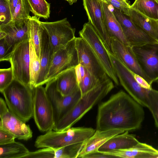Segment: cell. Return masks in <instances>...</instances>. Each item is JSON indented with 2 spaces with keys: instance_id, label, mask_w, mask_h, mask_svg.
<instances>
[{
  "instance_id": "cell-35",
  "label": "cell",
  "mask_w": 158,
  "mask_h": 158,
  "mask_svg": "<svg viewBox=\"0 0 158 158\" xmlns=\"http://www.w3.org/2000/svg\"><path fill=\"white\" fill-rule=\"evenodd\" d=\"M11 67L0 69V91L2 93L14 79Z\"/></svg>"
},
{
  "instance_id": "cell-46",
  "label": "cell",
  "mask_w": 158,
  "mask_h": 158,
  "mask_svg": "<svg viewBox=\"0 0 158 158\" xmlns=\"http://www.w3.org/2000/svg\"><path fill=\"white\" fill-rule=\"evenodd\" d=\"M77 0H68V2L70 5H72L74 3H76Z\"/></svg>"
},
{
  "instance_id": "cell-41",
  "label": "cell",
  "mask_w": 158,
  "mask_h": 158,
  "mask_svg": "<svg viewBox=\"0 0 158 158\" xmlns=\"http://www.w3.org/2000/svg\"><path fill=\"white\" fill-rule=\"evenodd\" d=\"M116 158L111 155L106 154L98 151L87 154L82 158Z\"/></svg>"
},
{
  "instance_id": "cell-29",
  "label": "cell",
  "mask_w": 158,
  "mask_h": 158,
  "mask_svg": "<svg viewBox=\"0 0 158 158\" xmlns=\"http://www.w3.org/2000/svg\"><path fill=\"white\" fill-rule=\"evenodd\" d=\"M30 84L31 88L35 87L40 69V64L32 42L29 38Z\"/></svg>"
},
{
  "instance_id": "cell-18",
  "label": "cell",
  "mask_w": 158,
  "mask_h": 158,
  "mask_svg": "<svg viewBox=\"0 0 158 158\" xmlns=\"http://www.w3.org/2000/svg\"><path fill=\"white\" fill-rule=\"evenodd\" d=\"M0 118V128L4 129L16 138L27 141L32 137L29 125L10 110Z\"/></svg>"
},
{
  "instance_id": "cell-19",
  "label": "cell",
  "mask_w": 158,
  "mask_h": 158,
  "mask_svg": "<svg viewBox=\"0 0 158 158\" xmlns=\"http://www.w3.org/2000/svg\"><path fill=\"white\" fill-rule=\"evenodd\" d=\"M103 153L116 158H158V150L150 145L139 142L135 145L128 148L113 150Z\"/></svg>"
},
{
  "instance_id": "cell-6",
  "label": "cell",
  "mask_w": 158,
  "mask_h": 158,
  "mask_svg": "<svg viewBox=\"0 0 158 158\" xmlns=\"http://www.w3.org/2000/svg\"><path fill=\"white\" fill-rule=\"evenodd\" d=\"M79 34L80 37L86 41L94 52L108 77L116 85H119V82L111 62L109 52L91 23L89 22L85 23Z\"/></svg>"
},
{
  "instance_id": "cell-9",
  "label": "cell",
  "mask_w": 158,
  "mask_h": 158,
  "mask_svg": "<svg viewBox=\"0 0 158 158\" xmlns=\"http://www.w3.org/2000/svg\"><path fill=\"white\" fill-rule=\"evenodd\" d=\"M45 89L52 105L55 124L81 97L79 88L69 95H62L58 89L56 79L47 82L46 84Z\"/></svg>"
},
{
  "instance_id": "cell-25",
  "label": "cell",
  "mask_w": 158,
  "mask_h": 158,
  "mask_svg": "<svg viewBox=\"0 0 158 158\" xmlns=\"http://www.w3.org/2000/svg\"><path fill=\"white\" fill-rule=\"evenodd\" d=\"M102 5L107 30L110 39L112 37L115 38L126 45L130 46L124 35L120 24L113 11L110 9L109 5L103 1Z\"/></svg>"
},
{
  "instance_id": "cell-45",
  "label": "cell",
  "mask_w": 158,
  "mask_h": 158,
  "mask_svg": "<svg viewBox=\"0 0 158 158\" xmlns=\"http://www.w3.org/2000/svg\"><path fill=\"white\" fill-rule=\"evenodd\" d=\"M19 0H9L8 1L11 14L13 16L15 9L18 3Z\"/></svg>"
},
{
  "instance_id": "cell-21",
  "label": "cell",
  "mask_w": 158,
  "mask_h": 158,
  "mask_svg": "<svg viewBox=\"0 0 158 158\" xmlns=\"http://www.w3.org/2000/svg\"><path fill=\"white\" fill-rule=\"evenodd\" d=\"M124 132L118 129L103 131L96 130L94 133L83 142L82 148L77 158H82L87 154L98 151L99 148L110 138Z\"/></svg>"
},
{
  "instance_id": "cell-31",
  "label": "cell",
  "mask_w": 158,
  "mask_h": 158,
  "mask_svg": "<svg viewBox=\"0 0 158 158\" xmlns=\"http://www.w3.org/2000/svg\"><path fill=\"white\" fill-rule=\"evenodd\" d=\"M83 142L70 144L55 150V158H77Z\"/></svg>"
},
{
  "instance_id": "cell-28",
  "label": "cell",
  "mask_w": 158,
  "mask_h": 158,
  "mask_svg": "<svg viewBox=\"0 0 158 158\" xmlns=\"http://www.w3.org/2000/svg\"><path fill=\"white\" fill-rule=\"evenodd\" d=\"M28 19L29 38L31 40L39 57L41 40L44 29L40 23L39 17L34 15L31 16Z\"/></svg>"
},
{
  "instance_id": "cell-13",
  "label": "cell",
  "mask_w": 158,
  "mask_h": 158,
  "mask_svg": "<svg viewBox=\"0 0 158 158\" xmlns=\"http://www.w3.org/2000/svg\"><path fill=\"white\" fill-rule=\"evenodd\" d=\"M89 22L98 33L106 49L111 53L110 39L107 30L102 0H83Z\"/></svg>"
},
{
  "instance_id": "cell-16",
  "label": "cell",
  "mask_w": 158,
  "mask_h": 158,
  "mask_svg": "<svg viewBox=\"0 0 158 158\" xmlns=\"http://www.w3.org/2000/svg\"><path fill=\"white\" fill-rule=\"evenodd\" d=\"M110 48L112 54L133 73L142 77L152 85L140 67L131 47L126 45L115 38L112 37L110 38Z\"/></svg>"
},
{
  "instance_id": "cell-44",
  "label": "cell",
  "mask_w": 158,
  "mask_h": 158,
  "mask_svg": "<svg viewBox=\"0 0 158 158\" xmlns=\"http://www.w3.org/2000/svg\"><path fill=\"white\" fill-rule=\"evenodd\" d=\"M9 110L6 103L4 100L0 98V118Z\"/></svg>"
},
{
  "instance_id": "cell-27",
  "label": "cell",
  "mask_w": 158,
  "mask_h": 158,
  "mask_svg": "<svg viewBox=\"0 0 158 158\" xmlns=\"http://www.w3.org/2000/svg\"><path fill=\"white\" fill-rule=\"evenodd\" d=\"M131 8L150 18L158 20L157 0H135Z\"/></svg>"
},
{
  "instance_id": "cell-48",
  "label": "cell",
  "mask_w": 158,
  "mask_h": 158,
  "mask_svg": "<svg viewBox=\"0 0 158 158\" xmlns=\"http://www.w3.org/2000/svg\"><path fill=\"white\" fill-rule=\"evenodd\" d=\"M157 150H158V147H157Z\"/></svg>"
},
{
  "instance_id": "cell-8",
  "label": "cell",
  "mask_w": 158,
  "mask_h": 158,
  "mask_svg": "<svg viewBox=\"0 0 158 158\" xmlns=\"http://www.w3.org/2000/svg\"><path fill=\"white\" fill-rule=\"evenodd\" d=\"M75 37L54 53L46 84L56 78L64 71L75 67L78 64Z\"/></svg>"
},
{
  "instance_id": "cell-50",
  "label": "cell",
  "mask_w": 158,
  "mask_h": 158,
  "mask_svg": "<svg viewBox=\"0 0 158 158\" xmlns=\"http://www.w3.org/2000/svg\"><path fill=\"white\" fill-rule=\"evenodd\" d=\"M65 0L66 1H68V0Z\"/></svg>"
},
{
  "instance_id": "cell-12",
  "label": "cell",
  "mask_w": 158,
  "mask_h": 158,
  "mask_svg": "<svg viewBox=\"0 0 158 158\" xmlns=\"http://www.w3.org/2000/svg\"><path fill=\"white\" fill-rule=\"evenodd\" d=\"M40 22L48 35L54 53L75 37V29L72 27L67 18L52 22Z\"/></svg>"
},
{
  "instance_id": "cell-22",
  "label": "cell",
  "mask_w": 158,
  "mask_h": 158,
  "mask_svg": "<svg viewBox=\"0 0 158 158\" xmlns=\"http://www.w3.org/2000/svg\"><path fill=\"white\" fill-rule=\"evenodd\" d=\"M139 142L134 135L128 131L116 135L107 140L98 149V151L105 152L115 150L127 149Z\"/></svg>"
},
{
  "instance_id": "cell-51",
  "label": "cell",
  "mask_w": 158,
  "mask_h": 158,
  "mask_svg": "<svg viewBox=\"0 0 158 158\" xmlns=\"http://www.w3.org/2000/svg\"><path fill=\"white\" fill-rule=\"evenodd\" d=\"M6 0L8 1L9 0Z\"/></svg>"
},
{
  "instance_id": "cell-2",
  "label": "cell",
  "mask_w": 158,
  "mask_h": 158,
  "mask_svg": "<svg viewBox=\"0 0 158 158\" xmlns=\"http://www.w3.org/2000/svg\"><path fill=\"white\" fill-rule=\"evenodd\" d=\"M110 78L88 91L55 124L53 130L62 131L72 127L104 98L114 88Z\"/></svg>"
},
{
  "instance_id": "cell-47",
  "label": "cell",
  "mask_w": 158,
  "mask_h": 158,
  "mask_svg": "<svg viewBox=\"0 0 158 158\" xmlns=\"http://www.w3.org/2000/svg\"><path fill=\"white\" fill-rule=\"evenodd\" d=\"M155 82L156 83L158 87V79Z\"/></svg>"
},
{
  "instance_id": "cell-20",
  "label": "cell",
  "mask_w": 158,
  "mask_h": 158,
  "mask_svg": "<svg viewBox=\"0 0 158 158\" xmlns=\"http://www.w3.org/2000/svg\"><path fill=\"white\" fill-rule=\"evenodd\" d=\"M54 53L53 49L48 35L44 29L41 40L39 57L40 64V69L36 87L43 85L46 84V79Z\"/></svg>"
},
{
  "instance_id": "cell-23",
  "label": "cell",
  "mask_w": 158,
  "mask_h": 158,
  "mask_svg": "<svg viewBox=\"0 0 158 158\" xmlns=\"http://www.w3.org/2000/svg\"><path fill=\"white\" fill-rule=\"evenodd\" d=\"M129 17L135 24L158 42L157 20L147 17L131 8Z\"/></svg>"
},
{
  "instance_id": "cell-40",
  "label": "cell",
  "mask_w": 158,
  "mask_h": 158,
  "mask_svg": "<svg viewBox=\"0 0 158 158\" xmlns=\"http://www.w3.org/2000/svg\"><path fill=\"white\" fill-rule=\"evenodd\" d=\"M16 138L11 134L3 128H0V145L13 142Z\"/></svg>"
},
{
  "instance_id": "cell-39",
  "label": "cell",
  "mask_w": 158,
  "mask_h": 158,
  "mask_svg": "<svg viewBox=\"0 0 158 158\" xmlns=\"http://www.w3.org/2000/svg\"><path fill=\"white\" fill-rule=\"evenodd\" d=\"M24 158H55V150L44 148L34 152H30Z\"/></svg>"
},
{
  "instance_id": "cell-14",
  "label": "cell",
  "mask_w": 158,
  "mask_h": 158,
  "mask_svg": "<svg viewBox=\"0 0 158 158\" xmlns=\"http://www.w3.org/2000/svg\"><path fill=\"white\" fill-rule=\"evenodd\" d=\"M78 64L96 77L104 81L108 78L104 68L90 47L81 37H75Z\"/></svg>"
},
{
  "instance_id": "cell-43",
  "label": "cell",
  "mask_w": 158,
  "mask_h": 158,
  "mask_svg": "<svg viewBox=\"0 0 158 158\" xmlns=\"http://www.w3.org/2000/svg\"><path fill=\"white\" fill-rule=\"evenodd\" d=\"M133 76L136 81L142 87L147 89H152V85L149 84L143 78L137 74L133 73Z\"/></svg>"
},
{
  "instance_id": "cell-11",
  "label": "cell",
  "mask_w": 158,
  "mask_h": 158,
  "mask_svg": "<svg viewBox=\"0 0 158 158\" xmlns=\"http://www.w3.org/2000/svg\"><path fill=\"white\" fill-rule=\"evenodd\" d=\"M29 40H23L16 45L9 61L11 64L14 78L31 87Z\"/></svg>"
},
{
  "instance_id": "cell-4",
  "label": "cell",
  "mask_w": 158,
  "mask_h": 158,
  "mask_svg": "<svg viewBox=\"0 0 158 158\" xmlns=\"http://www.w3.org/2000/svg\"><path fill=\"white\" fill-rule=\"evenodd\" d=\"M95 131L92 128L81 127H71L60 131L50 130L38 136L34 146L37 148H50L56 150L66 145L83 142Z\"/></svg>"
},
{
  "instance_id": "cell-30",
  "label": "cell",
  "mask_w": 158,
  "mask_h": 158,
  "mask_svg": "<svg viewBox=\"0 0 158 158\" xmlns=\"http://www.w3.org/2000/svg\"><path fill=\"white\" fill-rule=\"evenodd\" d=\"M30 11L39 18L45 19L50 17V4L45 0H26Z\"/></svg>"
},
{
  "instance_id": "cell-17",
  "label": "cell",
  "mask_w": 158,
  "mask_h": 158,
  "mask_svg": "<svg viewBox=\"0 0 158 158\" xmlns=\"http://www.w3.org/2000/svg\"><path fill=\"white\" fill-rule=\"evenodd\" d=\"M28 20V19H21L0 25V39L4 38L14 46L29 39Z\"/></svg>"
},
{
  "instance_id": "cell-49",
  "label": "cell",
  "mask_w": 158,
  "mask_h": 158,
  "mask_svg": "<svg viewBox=\"0 0 158 158\" xmlns=\"http://www.w3.org/2000/svg\"><path fill=\"white\" fill-rule=\"evenodd\" d=\"M157 22L158 24V20H157Z\"/></svg>"
},
{
  "instance_id": "cell-37",
  "label": "cell",
  "mask_w": 158,
  "mask_h": 158,
  "mask_svg": "<svg viewBox=\"0 0 158 158\" xmlns=\"http://www.w3.org/2000/svg\"><path fill=\"white\" fill-rule=\"evenodd\" d=\"M108 5L121 11L124 14L129 16L131 5L127 0H102Z\"/></svg>"
},
{
  "instance_id": "cell-7",
  "label": "cell",
  "mask_w": 158,
  "mask_h": 158,
  "mask_svg": "<svg viewBox=\"0 0 158 158\" xmlns=\"http://www.w3.org/2000/svg\"><path fill=\"white\" fill-rule=\"evenodd\" d=\"M33 117L35 123L41 131L53 130L55 125L52 104L42 85L33 88Z\"/></svg>"
},
{
  "instance_id": "cell-24",
  "label": "cell",
  "mask_w": 158,
  "mask_h": 158,
  "mask_svg": "<svg viewBox=\"0 0 158 158\" xmlns=\"http://www.w3.org/2000/svg\"><path fill=\"white\" fill-rule=\"evenodd\" d=\"M55 79L58 90L64 96L71 94L79 88L75 67L64 71Z\"/></svg>"
},
{
  "instance_id": "cell-34",
  "label": "cell",
  "mask_w": 158,
  "mask_h": 158,
  "mask_svg": "<svg viewBox=\"0 0 158 158\" xmlns=\"http://www.w3.org/2000/svg\"><path fill=\"white\" fill-rule=\"evenodd\" d=\"M30 10L26 0H19L12 16V20L28 19Z\"/></svg>"
},
{
  "instance_id": "cell-3",
  "label": "cell",
  "mask_w": 158,
  "mask_h": 158,
  "mask_svg": "<svg viewBox=\"0 0 158 158\" xmlns=\"http://www.w3.org/2000/svg\"><path fill=\"white\" fill-rule=\"evenodd\" d=\"M9 110L25 122L33 114V89L14 79L2 92Z\"/></svg>"
},
{
  "instance_id": "cell-32",
  "label": "cell",
  "mask_w": 158,
  "mask_h": 158,
  "mask_svg": "<svg viewBox=\"0 0 158 158\" xmlns=\"http://www.w3.org/2000/svg\"><path fill=\"white\" fill-rule=\"evenodd\" d=\"M103 81L95 76L86 69L85 75L78 84L81 97Z\"/></svg>"
},
{
  "instance_id": "cell-1",
  "label": "cell",
  "mask_w": 158,
  "mask_h": 158,
  "mask_svg": "<svg viewBox=\"0 0 158 158\" xmlns=\"http://www.w3.org/2000/svg\"><path fill=\"white\" fill-rule=\"evenodd\" d=\"M144 116L143 106L120 90L98 105L96 130L118 129L125 132L137 130Z\"/></svg>"
},
{
  "instance_id": "cell-5",
  "label": "cell",
  "mask_w": 158,
  "mask_h": 158,
  "mask_svg": "<svg viewBox=\"0 0 158 158\" xmlns=\"http://www.w3.org/2000/svg\"><path fill=\"white\" fill-rule=\"evenodd\" d=\"M109 54L120 84L134 100L143 107L148 108V100L151 89L142 87L135 80L133 73L113 54L110 52Z\"/></svg>"
},
{
  "instance_id": "cell-15",
  "label": "cell",
  "mask_w": 158,
  "mask_h": 158,
  "mask_svg": "<svg viewBox=\"0 0 158 158\" xmlns=\"http://www.w3.org/2000/svg\"><path fill=\"white\" fill-rule=\"evenodd\" d=\"M113 8L112 11L120 24L126 39L131 47L158 42L135 24L129 16L120 10Z\"/></svg>"
},
{
  "instance_id": "cell-10",
  "label": "cell",
  "mask_w": 158,
  "mask_h": 158,
  "mask_svg": "<svg viewBox=\"0 0 158 158\" xmlns=\"http://www.w3.org/2000/svg\"><path fill=\"white\" fill-rule=\"evenodd\" d=\"M143 71L151 83L158 79V42L132 47Z\"/></svg>"
},
{
  "instance_id": "cell-52",
  "label": "cell",
  "mask_w": 158,
  "mask_h": 158,
  "mask_svg": "<svg viewBox=\"0 0 158 158\" xmlns=\"http://www.w3.org/2000/svg\"><path fill=\"white\" fill-rule=\"evenodd\" d=\"M158 1V0H157Z\"/></svg>"
},
{
  "instance_id": "cell-38",
  "label": "cell",
  "mask_w": 158,
  "mask_h": 158,
  "mask_svg": "<svg viewBox=\"0 0 158 158\" xmlns=\"http://www.w3.org/2000/svg\"><path fill=\"white\" fill-rule=\"evenodd\" d=\"M15 47L9 43L4 38L0 39V61H9Z\"/></svg>"
},
{
  "instance_id": "cell-42",
  "label": "cell",
  "mask_w": 158,
  "mask_h": 158,
  "mask_svg": "<svg viewBox=\"0 0 158 158\" xmlns=\"http://www.w3.org/2000/svg\"><path fill=\"white\" fill-rule=\"evenodd\" d=\"M75 69L78 85L85 75L86 69L80 64H78L75 67Z\"/></svg>"
},
{
  "instance_id": "cell-33",
  "label": "cell",
  "mask_w": 158,
  "mask_h": 158,
  "mask_svg": "<svg viewBox=\"0 0 158 158\" xmlns=\"http://www.w3.org/2000/svg\"><path fill=\"white\" fill-rule=\"evenodd\" d=\"M148 102V108L151 112L155 126L158 128V90L151 89Z\"/></svg>"
},
{
  "instance_id": "cell-36",
  "label": "cell",
  "mask_w": 158,
  "mask_h": 158,
  "mask_svg": "<svg viewBox=\"0 0 158 158\" xmlns=\"http://www.w3.org/2000/svg\"><path fill=\"white\" fill-rule=\"evenodd\" d=\"M12 19V15L8 1L0 0V25L7 23Z\"/></svg>"
},
{
  "instance_id": "cell-26",
  "label": "cell",
  "mask_w": 158,
  "mask_h": 158,
  "mask_svg": "<svg viewBox=\"0 0 158 158\" xmlns=\"http://www.w3.org/2000/svg\"><path fill=\"white\" fill-rule=\"evenodd\" d=\"M29 152L23 144L18 142L0 145V158H24Z\"/></svg>"
}]
</instances>
